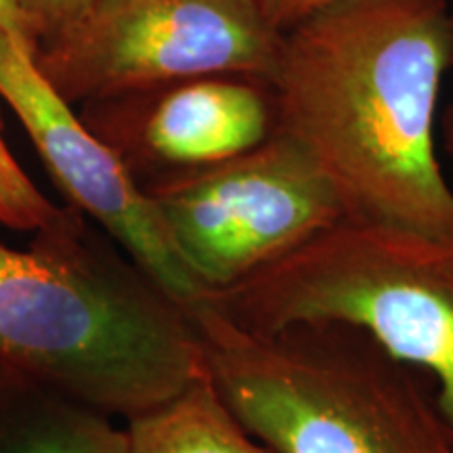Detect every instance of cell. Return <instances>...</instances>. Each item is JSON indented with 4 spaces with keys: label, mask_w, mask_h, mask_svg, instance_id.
<instances>
[{
    "label": "cell",
    "mask_w": 453,
    "mask_h": 453,
    "mask_svg": "<svg viewBox=\"0 0 453 453\" xmlns=\"http://www.w3.org/2000/svg\"><path fill=\"white\" fill-rule=\"evenodd\" d=\"M202 300L248 330L359 327L433 382L453 434V235L344 219Z\"/></svg>",
    "instance_id": "cell-4"
},
{
    "label": "cell",
    "mask_w": 453,
    "mask_h": 453,
    "mask_svg": "<svg viewBox=\"0 0 453 453\" xmlns=\"http://www.w3.org/2000/svg\"><path fill=\"white\" fill-rule=\"evenodd\" d=\"M0 97L42 157L70 206L104 226L122 252L187 313L206 296L139 180L116 151L50 88L34 64V44L0 26Z\"/></svg>",
    "instance_id": "cell-7"
},
{
    "label": "cell",
    "mask_w": 453,
    "mask_h": 453,
    "mask_svg": "<svg viewBox=\"0 0 453 453\" xmlns=\"http://www.w3.org/2000/svg\"><path fill=\"white\" fill-rule=\"evenodd\" d=\"M19 11L34 47L65 27L90 0H11Z\"/></svg>",
    "instance_id": "cell-12"
},
{
    "label": "cell",
    "mask_w": 453,
    "mask_h": 453,
    "mask_svg": "<svg viewBox=\"0 0 453 453\" xmlns=\"http://www.w3.org/2000/svg\"><path fill=\"white\" fill-rule=\"evenodd\" d=\"M281 42L257 0H90L34 64L73 107L212 73L271 82Z\"/></svg>",
    "instance_id": "cell-5"
},
{
    "label": "cell",
    "mask_w": 453,
    "mask_h": 453,
    "mask_svg": "<svg viewBox=\"0 0 453 453\" xmlns=\"http://www.w3.org/2000/svg\"><path fill=\"white\" fill-rule=\"evenodd\" d=\"M81 118L141 183L217 164L277 130L273 84L212 73L82 105Z\"/></svg>",
    "instance_id": "cell-8"
},
{
    "label": "cell",
    "mask_w": 453,
    "mask_h": 453,
    "mask_svg": "<svg viewBox=\"0 0 453 453\" xmlns=\"http://www.w3.org/2000/svg\"><path fill=\"white\" fill-rule=\"evenodd\" d=\"M0 26L13 27V30L21 32L24 36L30 38V34H27V30H26L24 19H21V15H19V11L13 7V3H11V0H0Z\"/></svg>",
    "instance_id": "cell-14"
},
{
    "label": "cell",
    "mask_w": 453,
    "mask_h": 453,
    "mask_svg": "<svg viewBox=\"0 0 453 453\" xmlns=\"http://www.w3.org/2000/svg\"><path fill=\"white\" fill-rule=\"evenodd\" d=\"M445 141L447 150H449V154L453 156V105L445 113Z\"/></svg>",
    "instance_id": "cell-15"
},
{
    "label": "cell",
    "mask_w": 453,
    "mask_h": 453,
    "mask_svg": "<svg viewBox=\"0 0 453 453\" xmlns=\"http://www.w3.org/2000/svg\"><path fill=\"white\" fill-rule=\"evenodd\" d=\"M70 206H55L47 196L32 183L21 164L11 154L0 122V225L17 231L47 229L61 223Z\"/></svg>",
    "instance_id": "cell-11"
},
{
    "label": "cell",
    "mask_w": 453,
    "mask_h": 453,
    "mask_svg": "<svg viewBox=\"0 0 453 453\" xmlns=\"http://www.w3.org/2000/svg\"><path fill=\"white\" fill-rule=\"evenodd\" d=\"M332 3L336 0H257L265 19L281 34Z\"/></svg>",
    "instance_id": "cell-13"
},
{
    "label": "cell",
    "mask_w": 453,
    "mask_h": 453,
    "mask_svg": "<svg viewBox=\"0 0 453 453\" xmlns=\"http://www.w3.org/2000/svg\"><path fill=\"white\" fill-rule=\"evenodd\" d=\"M127 422L128 453H273L237 420L206 370Z\"/></svg>",
    "instance_id": "cell-10"
},
{
    "label": "cell",
    "mask_w": 453,
    "mask_h": 453,
    "mask_svg": "<svg viewBox=\"0 0 453 453\" xmlns=\"http://www.w3.org/2000/svg\"><path fill=\"white\" fill-rule=\"evenodd\" d=\"M0 453H128L111 418L0 361Z\"/></svg>",
    "instance_id": "cell-9"
},
{
    "label": "cell",
    "mask_w": 453,
    "mask_h": 453,
    "mask_svg": "<svg viewBox=\"0 0 453 453\" xmlns=\"http://www.w3.org/2000/svg\"><path fill=\"white\" fill-rule=\"evenodd\" d=\"M0 361L127 420L206 370L189 313L72 206L27 250L0 242Z\"/></svg>",
    "instance_id": "cell-2"
},
{
    "label": "cell",
    "mask_w": 453,
    "mask_h": 453,
    "mask_svg": "<svg viewBox=\"0 0 453 453\" xmlns=\"http://www.w3.org/2000/svg\"><path fill=\"white\" fill-rule=\"evenodd\" d=\"M189 317L214 387L273 453H453L433 382L359 327L248 330L206 300Z\"/></svg>",
    "instance_id": "cell-3"
},
{
    "label": "cell",
    "mask_w": 453,
    "mask_h": 453,
    "mask_svg": "<svg viewBox=\"0 0 453 453\" xmlns=\"http://www.w3.org/2000/svg\"><path fill=\"white\" fill-rule=\"evenodd\" d=\"M451 65V0H336L283 32L277 133L307 151L347 219L453 235L434 143Z\"/></svg>",
    "instance_id": "cell-1"
},
{
    "label": "cell",
    "mask_w": 453,
    "mask_h": 453,
    "mask_svg": "<svg viewBox=\"0 0 453 453\" xmlns=\"http://www.w3.org/2000/svg\"><path fill=\"white\" fill-rule=\"evenodd\" d=\"M208 292L246 280L347 219L298 143L275 133L229 160L141 183Z\"/></svg>",
    "instance_id": "cell-6"
}]
</instances>
